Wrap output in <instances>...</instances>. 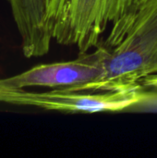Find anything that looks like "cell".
I'll list each match as a JSON object with an SVG mask.
<instances>
[{"instance_id": "6da1fadb", "label": "cell", "mask_w": 157, "mask_h": 158, "mask_svg": "<svg viewBox=\"0 0 157 158\" xmlns=\"http://www.w3.org/2000/svg\"><path fill=\"white\" fill-rule=\"evenodd\" d=\"M97 47L103 73L81 92H127L157 76V0H145L115 22Z\"/></svg>"}, {"instance_id": "7a4b0ae2", "label": "cell", "mask_w": 157, "mask_h": 158, "mask_svg": "<svg viewBox=\"0 0 157 158\" xmlns=\"http://www.w3.org/2000/svg\"><path fill=\"white\" fill-rule=\"evenodd\" d=\"M145 0H53L51 26L57 44L79 53L96 48L105 32Z\"/></svg>"}, {"instance_id": "3957f363", "label": "cell", "mask_w": 157, "mask_h": 158, "mask_svg": "<svg viewBox=\"0 0 157 158\" xmlns=\"http://www.w3.org/2000/svg\"><path fill=\"white\" fill-rule=\"evenodd\" d=\"M144 101L141 88L127 92H81L68 89H52L32 92L28 89L0 88V103L21 106H34L50 111L68 113L120 112Z\"/></svg>"}, {"instance_id": "277c9868", "label": "cell", "mask_w": 157, "mask_h": 158, "mask_svg": "<svg viewBox=\"0 0 157 158\" xmlns=\"http://www.w3.org/2000/svg\"><path fill=\"white\" fill-rule=\"evenodd\" d=\"M103 53L99 47L81 53L76 59L42 64L20 74L0 79V88L19 90L29 88L68 89L81 91L103 73Z\"/></svg>"}, {"instance_id": "5b68a950", "label": "cell", "mask_w": 157, "mask_h": 158, "mask_svg": "<svg viewBox=\"0 0 157 158\" xmlns=\"http://www.w3.org/2000/svg\"><path fill=\"white\" fill-rule=\"evenodd\" d=\"M27 58L46 55L54 41L50 13L53 0H7Z\"/></svg>"}, {"instance_id": "8992f818", "label": "cell", "mask_w": 157, "mask_h": 158, "mask_svg": "<svg viewBox=\"0 0 157 158\" xmlns=\"http://www.w3.org/2000/svg\"><path fill=\"white\" fill-rule=\"evenodd\" d=\"M140 88L144 91L145 98L144 102L157 103V76L148 78L141 82Z\"/></svg>"}]
</instances>
